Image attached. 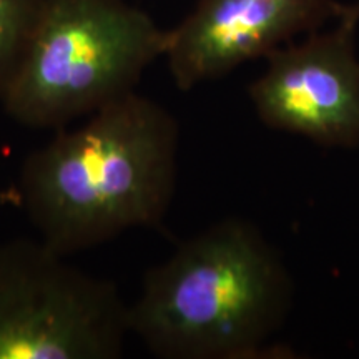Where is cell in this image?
<instances>
[{"label":"cell","mask_w":359,"mask_h":359,"mask_svg":"<svg viewBox=\"0 0 359 359\" xmlns=\"http://www.w3.org/2000/svg\"><path fill=\"white\" fill-rule=\"evenodd\" d=\"M178 148L172 111L132 92L30 151L17 198L40 240L65 257L82 253L161 226L177 190Z\"/></svg>","instance_id":"1"},{"label":"cell","mask_w":359,"mask_h":359,"mask_svg":"<svg viewBox=\"0 0 359 359\" xmlns=\"http://www.w3.org/2000/svg\"><path fill=\"white\" fill-rule=\"evenodd\" d=\"M280 251L257 226L223 218L143 276L130 333L161 359L285 358L273 343L293 306Z\"/></svg>","instance_id":"2"},{"label":"cell","mask_w":359,"mask_h":359,"mask_svg":"<svg viewBox=\"0 0 359 359\" xmlns=\"http://www.w3.org/2000/svg\"><path fill=\"white\" fill-rule=\"evenodd\" d=\"M167 35L127 0H42L2 109L24 128L69 127L137 92Z\"/></svg>","instance_id":"3"},{"label":"cell","mask_w":359,"mask_h":359,"mask_svg":"<svg viewBox=\"0 0 359 359\" xmlns=\"http://www.w3.org/2000/svg\"><path fill=\"white\" fill-rule=\"evenodd\" d=\"M45 241L0 243V359H118L130 304Z\"/></svg>","instance_id":"4"},{"label":"cell","mask_w":359,"mask_h":359,"mask_svg":"<svg viewBox=\"0 0 359 359\" xmlns=\"http://www.w3.org/2000/svg\"><path fill=\"white\" fill-rule=\"evenodd\" d=\"M356 4H343L331 29H318L266 57L248 87L251 105L269 128L321 147H359Z\"/></svg>","instance_id":"5"},{"label":"cell","mask_w":359,"mask_h":359,"mask_svg":"<svg viewBox=\"0 0 359 359\" xmlns=\"http://www.w3.org/2000/svg\"><path fill=\"white\" fill-rule=\"evenodd\" d=\"M341 8L338 0H196L168 30L163 58L170 77L190 92L321 29Z\"/></svg>","instance_id":"6"},{"label":"cell","mask_w":359,"mask_h":359,"mask_svg":"<svg viewBox=\"0 0 359 359\" xmlns=\"http://www.w3.org/2000/svg\"><path fill=\"white\" fill-rule=\"evenodd\" d=\"M42 0H0V97L19 65Z\"/></svg>","instance_id":"7"},{"label":"cell","mask_w":359,"mask_h":359,"mask_svg":"<svg viewBox=\"0 0 359 359\" xmlns=\"http://www.w3.org/2000/svg\"><path fill=\"white\" fill-rule=\"evenodd\" d=\"M356 6H358V11H359V2H356Z\"/></svg>","instance_id":"8"}]
</instances>
